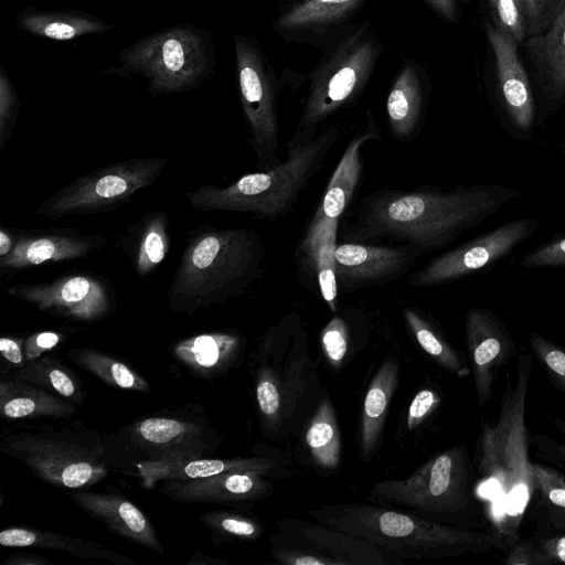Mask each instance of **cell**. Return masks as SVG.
<instances>
[{
    "mask_svg": "<svg viewBox=\"0 0 565 565\" xmlns=\"http://www.w3.org/2000/svg\"><path fill=\"white\" fill-rule=\"evenodd\" d=\"M465 330L481 406L490 398L495 373L513 354L514 343L504 323L487 308H471L466 316Z\"/></svg>",
    "mask_w": 565,
    "mask_h": 565,
    "instance_id": "ac0fdd59",
    "label": "cell"
},
{
    "mask_svg": "<svg viewBox=\"0 0 565 565\" xmlns=\"http://www.w3.org/2000/svg\"><path fill=\"white\" fill-rule=\"evenodd\" d=\"M440 398L431 390L424 388L413 398L407 412V428L418 427L422 422L437 407Z\"/></svg>",
    "mask_w": 565,
    "mask_h": 565,
    "instance_id": "c3c4849f",
    "label": "cell"
},
{
    "mask_svg": "<svg viewBox=\"0 0 565 565\" xmlns=\"http://www.w3.org/2000/svg\"><path fill=\"white\" fill-rule=\"evenodd\" d=\"M282 3H287V2H294V1H297V0H280Z\"/></svg>",
    "mask_w": 565,
    "mask_h": 565,
    "instance_id": "680465c9",
    "label": "cell"
},
{
    "mask_svg": "<svg viewBox=\"0 0 565 565\" xmlns=\"http://www.w3.org/2000/svg\"><path fill=\"white\" fill-rule=\"evenodd\" d=\"M220 443V434L207 419L188 408L138 418L117 433L104 435L110 469L127 475L140 463L203 458Z\"/></svg>",
    "mask_w": 565,
    "mask_h": 565,
    "instance_id": "ba28073f",
    "label": "cell"
},
{
    "mask_svg": "<svg viewBox=\"0 0 565 565\" xmlns=\"http://www.w3.org/2000/svg\"><path fill=\"white\" fill-rule=\"evenodd\" d=\"M241 345L239 338L232 333H203L178 342L173 355L193 373L211 377L233 364Z\"/></svg>",
    "mask_w": 565,
    "mask_h": 565,
    "instance_id": "83f0119b",
    "label": "cell"
},
{
    "mask_svg": "<svg viewBox=\"0 0 565 565\" xmlns=\"http://www.w3.org/2000/svg\"><path fill=\"white\" fill-rule=\"evenodd\" d=\"M380 130L369 113L365 129L355 135L347 146L328 184L321 204L310 223L339 221L349 206L362 172L361 151L364 145L380 139Z\"/></svg>",
    "mask_w": 565,
    "mask_h": 565,
    "instance_id": "d4e9b609",
    "label": "cell"
},
{
    "mask_svg": "<svg viewBox=\"0 0 565 565\" xmlns=\"http://www.w3.org/2000/svg\"><path fill=\"white\" fill-rule=\"evenodd\" d=\"M8 294L43 312L84 322L104 318L113 305L106 284L87 274L66 275L43 284H18L10 286Z\"/></svg>",
    "mask_w": 565,
    "mask_h": 565,
    "instance_id": "5bb4252c",
    "label": "cell"
},
{
    "mask_svg": "<svg viewBox=\"0 0 565 565\" xmlns=\"http://www.w3.org/2000/svg\"><path fill=\"white\" fill-rule=\"evenodd\" d=\"M430 84L425 70L406 61L398 71L386 100V115L392 136L399 141L413 139L420 129Z\"/></svg>",
    "mask_w": 565,
    "mask_h": 565,
    "instance_id": "7402d4cb",
    "label": "cell"
},
{
    "mask_svg": "<svg viewBox=\"0 0 565 565\" xmlns=\"http://www.w3.org/2000/svg\"><path fill=\"white\" fill-rule=\"evenodd\" d=\"M493 26L522 44L527 38L523 0H487Z\"/></svg>",
    "mask_w": 565,
    "mask_h": 565,
    "instance_id": "f35d334b",
    "label": "cell"
},
{
    "mask_svg": "<svg viewBox=\"0 0 565 565\" xmlns=\"http://www.w3.org/2000/svg\"><path fill=\"white\" fill-rule=\"evenodd\" d=\"M70 359L108 385L138 392H150V384L126 363L92 348L73 349Z\"/></svg>",
    "mask_w": 565,
    "mask_h": 565,
    "instance_id": "836d02e7",
    "label": "cell"
},
{
    "mask_svg": "<svg viewBox=\"0 0 565 565\" xmlns=\"http://www.w3.org/2000/svg\"><path fill=\"white\" fill-rule=\"evenodd\" d=\"M540 228L536 217L505 222L431 259L411 276L413 287H434L463 279L509 256Z\"/></svg>",
    "mask_w": 565,
    "mask_h": 565,
    "instance_id": "4fadbf2b",
    "label": "cell"
},
{
    "mask_svg": "<svg viewBox=\"0 0 565 565\" xmlns=\"http://www.w3.org/2000/svg\"><path fill=\"white\" fill-rule=\"evenodd\" d=\"M17 377L72 399L76 404L82 403L84 398L81 379L62 362L51 356L26 362Z\"/></svg>",
    "mask_w": 565,
    "mask_h": 565,
    "instance_id": "e575fe53",
    "label": "cell"
},
{
    "mask_svg": "<svg viewBox=\"0 0 565 565\" xmlns=\"http://www.w3.org/2000/svg\"><path fill=\"white\" fill-rule=\"evenodd\" d=\"M544 93L552 100L565 96V7L543 33L522 43Z\"/></svg>",
    "mask_w": 565,
    "mask_h": 565,
    "instance_id": "484cf974",
    "label": "cell"
},
{
    "mask_svg": "<svg viewBox=\"0 0 565 565\" xmlns=\"http://www.w3.org/2000/svg\"><path fill=\"white\" fill-rule=\"evenodd\" d=\"M487 36L492 50L499 100L512 135L529 138L534 124L535 106L530 79L518 55L519 43L488 24Z\"/></svg>",
    "mask_w": 565,
    "mask_h": 565,
    "instance_id": "e0dca14e",
    "label": "cell"
},
{
    "mask_svg": "<svg viewBox=\"0 0 565 565\" xmlns=\"http://www.w3.org/2000/svg\"><path fill=\"white\" fill-rule=\"evenodd\" d=\"M468 479L466 450L456 446L434 456L406 478L375 483L367 500L430 513H456L469 502Z\"/></svg>",
    "mask_w": 565,
    "mask_h": 565,
    "instance_id": "7c38bea8",
    "label": "cell"
},
{
    "mask_svg": "<svg viewBox=\"0 0 565 565\" xmlns=\"http://www.w3.org/2000/svg\"><path fill=\"white\" fill-rule=\"evenodd\" d=\"M104 239L96 235L34 233L15 238L12 252L0 258L4 270H19L50 262L84 258L99 248Z\"/></svg>",
    "mask_w": 565,
    "mask_h": 565,
    "instance_id": "603a6c76",
    "label": "cell"
},
{
    "mask_svg": "<svg viewBox=\"0 0 565 565\" xmlns=\"http://www.w3.org/2000/svg\"><path fill=\"white\" fill-rule=\"evenodd\" d=\"M265 254L252 230L192 232L168 291L170 309L192 313L242 296L260 278Z\"/></svg>",
    "mask_w": 565,
    "mask_h": 565,
    "instance_id": "3957f363",
    "label": "cell"
},
{
    "mask_svg": "<svg viewBox=\"0 0 565 565\" xmlns=\"http://www.w3.org/2000/svg\"><path fill=\"white\" fill-rule=\"evenodd\" d=\"M563 152L565 153V137H564V141H563Z\"/></svg>",
    "mask_w": 565,
    "mask_h": 565,
    "instance_id": "91938a15",
    "label": "cell"
},
{
    "mask_svg": "<svg viewBox=\"0 0 565 565\" xmlns=\"http://www.w3.org/2000/svg\"><path fill=\"white\" fill-rule=\"evenodd\" d=\"M535 489L554 505L565 509V476L555 469L532 463Z\"/></svg>",
    "mask_w": 565,
    "mask_h": 565,
    "instance_id": "bcb514c9",
    "label": "cell"
},
{
    "mask_svg": "<svg viewBox=\"0 0 565 565\" xmlns=\"http://www.w3.org/2000/svg\"><path fill=\"white\" fill-rule=\"evenodd\" d=\"M70 498L88 515L104 523L111 532L160 555L163 546L150 520L121 494L74 492Z\"/></svg>",
    "mask_w": 565,
    "mask_h": 565,
    "instance_id": "ffe728a7",
    "label": "cell"
},
{
    "mask_svg": "<svg viewBox=\"0 0 565 565\" xmlns=\"http://www.w3.org/2000/svg\"><path fill=\"white\" fill-rule=\"evenodd\" d=\"M530 344L550 376L565 391V350L535 332L530 335Z\"/></svg>",
    "mask_w": 565,
    "mask_h": 565,
    "instance_id": "b9f144b4",
    "label": "cell"
},
{
    "mask_svg": "<svg viewBox=\"0 0 565 565\" xmlns=\"http://www.w3.org/2000/svg\"><path fill=\"white\" fill-rule=\"evenodd\" d=\"M509 565H534L540 564L537 552L527 544L515 546L504 561Z\"/></svg>",
    "mask_w": 565,
    "mask_h": 565,
    "instance_id": "f5cc1de1",
    "label": "cell"
},
{
    "mask_svg": "<svg viewBox=\"0 0 565 565\" xmlns=\"http://www.w3.org/2000/svg\"><path fill=\"white\" fill-rule=\"evenodd\" d=\"M15 245V239L13 238V235L6 231L4 228H1L0 231V258L6 257L9 255L13 247Z\"/></svg>",
    "mask_w": 565,
    "mask_h": 565,
    "instance_id": "9f6ffc18",
    "label": "cell"
},
{
    "mask_svg": "<svg viewBox=\"0 0 565 565\" xmlns=\"http://www.w3.org/2000/svg\"><path fill=\"white\" fill-rule=\"evenodd\" d=\"M0 544L7 547H39L65 551L82 558L104 559L116 564L134 563L131 559L96 543L39 529H4L0 532Z\"/></svg>",
    "mask_w": 565,
    "mask_h": 565,
    "instance_id": "1f68e13d",
    "label": "cell"
},
{
    "mask_svg": "<svg viewBox=\"0 0 565 565\" xmlns=\"http://www.w3.org/2000/svg\"><path fill=\"white\" fill-rule=\"evenodd\" d=\"M239 99L249 130V143L259 171L280 163L278 81L259 42L252 35L234 36Z\"/></svg>",
    "mask_w": 565,
    "mask_h": 565,
    "instance_id": "30bf717a",
    "label": "cell"
},
{
    "mask_svg": "<svg viewBox=\"0 0 565 565\" xmlns=\"http://www.w3.org/2000/svg\"><path fill=\"white\" fill-rule=\"evenodd\" d=\"M75 407L52 392L20 379L0 381V413L7 419L67 418Z\"/></svg>",
    "mask_w": 565,
    "mask_h": 565,
    "instance_id": "4316f807",
    "label": "cell"
},
{
    "mask_svg": "<svg viewBox=\"0 0 565 565\" xmlns=\"http://www.w3.org/2000/svg\"><path fill=\"white\" fill-rule=\"evenodd\" d=\"M266 473L225 472L212 477L167 480L160 488L164 495L183 503H233L260 499L269 493Z\"/></svg>",
    "mask_w": 565,
    "mask_h": 565,
    "instance_id": "d6986e66",
    "label": "cell"
},
{
    "mask_svg": "<svg viewBox=\"0 0 565 565\" xmlns=\"http://www.w3.org/2000/svg\"><path fill=\"white\" fill-rule=\"evenodd\" d=\"M404 318L417 343L437 364L457 375L468 373L456 350L419 312L407 308Z\"/></svg>",
    "mask_w": 565,
    "mask_h": 565,
    "instance_id": "8d00e7d4",
    "label": "cell"
},
{
    "mask_svg": "<svg viewBox=\"0 0 565 565\" xmlns=\"http://www.w3.org/2000/svg\"><path fill=\"white\" fill-rule=\"evenodd\" d=\"M19 115V98L3 65L0 66V150L9 140Z\"/></svg>",
    "mask_w": 565,
    "mask_h": 565,
    "instance_id": "7bdbcfd3",
    "label": "cell"
},
{
    "mask_svg": "<svg viewBox=\"0 0 565 565\" xmlns=\"http://www.w3.org/2000/svg\"><path fill=\"white\" fill-rule=\"evenodd\" d=\"M426 253L413 246H379L362 242L338 244L334 250V274L339 291L377 286L403 275Z\"/></svg>",
    "mask_w": 565,
    "mask_h": 565,
    "instance_id": "2e32d148",
    "label": "cell"
},
{
    "mask_svg": "<svg viewBox=\"0 0 565 565\" xmlns=\"http://www.w3.org/2000/svg\"><path fill=\"white\" fill-rule=\"evenodd\" d=\"M338 138L339 128L334 125L319 135L296 130L287 142L286 159L275 167L245 174L226 186L203 184L185 195L195 210L241 212L263 220H277L296 204L323 167Z\"/></svg>",
    "mask_w": 565,
    "mask_h": 565,
    "instance_id": "277c9868",
    "label": "cell"
},
{
    "mask_svg": "<svg viewBox=\"0 0 565 565\" xmlns=\"http://www.w3.org/2000/svg\"><path fill=\"white\" fill-rule=\"evenodd\" d=\"M306 445L321 468L335 469L341 460V434L331 402L323 399L307 428Z\"/></svg>",
    "mask_w": 565,
    "mask_h": 565,
    "instance_id": "d6a6232c",
    "label": "cell"
},
{
    "mask_svg": "<svg viewBox=\"0 0 565 565\" xmlns=\"http://www.w3.org/2000/svg\"><path fill=\"white\" fill-rule=\"evenodd\" d=\"M166 166L164 157H146L99 168L64 185L36 213L55 220L116 209L151 185Z\"/></svg>",
    "mask_w": 565,
    "mask_h": 565,
    "instance_id": "8fae6325",
    "label": "cell"
},
{
    "mask_svg": "<svg viewBox=\"0 0 565 565\" xmlns=\"http://www.w3.org/2000/svg\"><path fill=\"white\" fill-rule=\"evenodd\" d=\"M540 564L564 563L565 564V536H557L544 542L537 552Z\"/></svg>",
    "mask_w": 565,
    "mask_h": 565,
    "instance_id": "f907efd6",
    "label": "cell"
},
{
    "mask_svg": "<svg viewBox=\"0 0 565 565\" xmlns=\"http://www.w3.org/2000/svg\"><path fill=\"white\" fill-rule=\"evenodd\" d=\"M527 38L543 33L565 7V0H523Z\"/></svg>",
    "mask_w": 565,
    "mask_h": 565,
    "instance_id": "f6af8a7d",
    "label": "cell"
},
{
    "mask_svg": "<svg viewBox=\"0 0 565 565\" xmlns=\"http://www.w3.org/2000/svg\"><path fill=\"white\" fill-rule=\"evenodd\" d=\"M17 24L25 32L57 41L104 33L115 26L83 12L39 11L30 8L17 17Z\"/></svg>",
    "mask_w": 565,
    "mask_h": 565,
    "instance_id": "4dcf8cb0",
    "label": "cell"
},
{
    "mask_svg": "<svg viewBox=\"0 0 565 565\" xmlns=\"http://www.w3.org/2000/svg\"><path fill=\"white\" fill-rule=\"evenodd\" d=\"M289 537L305 543V550L332 558L337 565H384L391 563L388 554L372 543L320 523L301 520L279 522Z\"/></svg>",
    "mask_w": 565,
    "mask_h": 565,
    "instance_id": "44dd1931",
    "label": "cell"
},
{
    "mask_svg": "<svg viewBox=\"0 0 565 565\" xmlns=\"http://www.w3.org/2000/svg\"><path fill=\"white\" fill-rule=\"evenodd\" d=\"M271 555L284 565H337L332 558L305 548H275Z\"/></svg>",
    "mask_w": 565,
    "mask_h": 565,
    "instance_id": "7dc6e473",
    "label": "cell"
},
{
    "mask_svg": "<svg viewBox=\"0 0 565 565\" xmlns=\"http://www.w3.org/2000/svg\"><path fill=\"white\" fill-rule=\"evenodd\" d=\"M397 379V360L388 358L382 363L367 387L360 425V451L364 460H369L377 446Z\"/></svg>",
    "mask_w": 565,
    "mask_h": 565,
    "instance_id": "f1b7e54d",
    "label": "cell"
},
{
    "mask_svg": "<svg viewBox=\"0 0 565 565\" xmlns=\"http://www.w3.org/2000/svg\"><path fill=\"white\" fill-rule=\"evenodd\" d=\"M169 216L162 212L147 215L138 230L135 245V268L139 276L154 270L169 253Z\"/></svg>",
    "mask_w": 565,
    "mask_h": 565,
    "instance_id": "d590c367",
    "label": "cell"
},
{
    "mask_svg": "<svg viewBox=\"0 0 565 565\" xmlns=\"http://www.w3.org/2000/svg\"><path fill=\"white\" fill-rule=\"evenodd\" d=\"M3 565H51L45 557L34 554H13L2 563Z\"/></svg>",
    "mask_w": 565,
    "mask_h": 565,
    "instance_id": "11a10c76",
    "label": "cell"
},
{
    "mask_svg": "<svg viewBox=\"0 0 565 565\" xmlns=\"http://www.w3.org/2000/svg\"><path fill=\"white\" fill-rule=\"evenodd\" d=\"M62 334L53 331L36 332L28 337L23 344V354L26 362L39 359L45 351L57 345Z\"/></svg>",
    "mask_w": 565,
    "mask_h": 565,
    "instance_id": "681fc988",
    "label": "cell"
},
{
    "mask_svg": "<svg viewBox=\"0 0 565 565\" xmlns=\"http://www.w3.org/2000/svg\"><path fill=\"white\" fill-rule=\"evenodd\" d=\"M321 347L329 363L339 370L349 347V330L342 318L333 317L322 329Z\"/></svg>",
    "mask_w": 565,
    "mask_h": 565,
    "instance_id": "60d3db41",
    "label": "cell"
},
{
    "mask_svg": "<svg viewBox=\"0 0 565 565\" xmlns=\"http://www.w3.org/2000/svg\"><path fill=\"white\" fill-rule=\"evenodd\" d=\"M275 466L274 460L265 457L192 458L140 463L129 475L139 477L145 487H153L159 481H185L225 472L258 471L267 473Z\"/></svg>",
    "mask_w": 565,
    "mask_h": 565,
    "instance_id": "cb8c5ba5",
    "label": "cell"
},
{
    "mask_svg": "<svg viewBox=\"0 0 565 565\" xmlns=\"http://www.w3.org/2000/svg\"><path fill=\"white\" fill-rule=\"evenodd\" d=\"M0 352L2 356L10 363L21 365L24 360L21 341L2 337L0 339Z\"/></svg>",
    "mask_w": 565,
    "mask_h": 565,
    "instance_id": "db71d44e",
    "label": "cell"
},
{
    "mask_svg": "<svg viewBox=\"0 0 565 565\" xmlns=\"http://www.w3.org/2000/svg\"><path fill=\"white\" fill-rule=\"evenodd\" d=\"M556 424H557L559 430L562 431V435L565 437V420L556 419ZM557 451L565 460V440L563 444L557 446Z\"/></svg>",
    "mask_w": 565,
    "mask_h": 565,
    "instance_id": "6f0895ef",
    "label": "cell"
},
{
    "mask_svg": "<svg viewBox=\"0 0 565 565\" xmlns=\"http://www.w3.org/2000/svg\"><path fill=\"white\" fill-rule=\"evenodd\" d=\"M0 450L41 480L60 488L90 487L110 470L104 435L79 422L13 431L2 440Z\"/></svg>",
    "mask_w": 565,
    "mask_h": 565,
    "instance_id": "8992f818",
    "label": "cell"
},
{
    "mask_svg": "<svg viewBox=\"0 0 565 565\" xmlns=\"http://www.w3.org/2000/svg\"><path fill=\"white\" fill-rule=\"evenodd\" d=\"M532 358L519 356L515 382L508 379L495 423H483L476 495L495 533L513 542L518 537L535 484L529 456L525 401Z\"/></svg>",
    "mask_w": 565,
    "mask_h": 565,
    "instance_id": "7a4b0ae2",
    "label": "cell"
},
{
    "mask_svg": "<svg viewBox=\"0 0 565 565\" xmlns=\"http://www.w3.org/2000/svg\"><path fill=\"white\" fill-rule=\"evenodd\" d=\"M308 514L401 558H436L500 545L497 537L364 503L323 505Z\"/></svg>",
    "mask_w": 565,
    "mask_h": 565,
    "instance_id": "5b68a950",
    "label": "cell"
},
{
    "mask_svg": "<svg viewBox=\"0 0 565 565\" xmlns=\"http://www.w3.org/2000/svg\"><path fill=\"white\" fill-rule=\"evenodd\" d=\"M520 266L527 269L565 266V235L557 236L530 250L521 259Z\"/></svg>",
    "mask_w": 565,
    "mask_h": 565,
    "instance_id": "ee69618b",
    "label": "cell"
},
{
    "mask_svg": "<svg viewBox=\"0 0 565 565\" xmlns=\"http://www.w3.org/2000/svg\"><path fill=\"white\" fill-rule=\"evenodd\" d=\"M369 0H297L282 3L273 29L286 42L324 47L356 23Z\"/></svg>",
    "mask_w": 565,
    "mask_h": 565,
    "instance_id": "9a60e30c",
    "label": "cell"
},
{
    "mask_svg": "<svg viewBox=\"0 0 565 565\" xmlns=\"http://www.w3.org/2000/svg\"><path fill=\"white\" fill-rule=\"evenodd\" d=\"M384 45L370 22L356 23L323 47L309 75V87L296 130L317 131L338 110L354 104L366 87Z\"/></svg>",
    "mask_w": 565,
    "mask_h": 565,
    "instance_id": "52a82bcc",
    "label": "cell"
},
{
    "mask_svg": "<svg viewBox=\"0 0 565 565\" xmlns=\"http://www.w3.org/2000/svg\"><path fill=\"white\" fill-rule=\"evenodd\" d=\"M521 195L516 188L492 183L449 190H382L362 201L344 237L350 242L388 238L425 252L441 249Z\"/></svg>",
    "mask_w": 565,
    "mask_h": 565,
    "instance_id": "6da1fadb",
    "label": "cell"
},
{
    "mask_svg": "<svg viewBox=\"0 0 565 565\" xmlns=\"http://www.w3.org/2000/svg\"><path fill=\"white\" fill-rule=\"evenodd\" d=\"M338 223H310L298 249L306 269H311L316 275L321 296L332 310H335L339 294L334 274Z\"/></svg>",
    "mask_w": 565,
    "mask_h": 565,
    "instance_id": "f546056e",
    "label": "cell"
},
{
    "mask_svg": "<svg viewBox=\"0 0 565 565\" xmlns=\"http://www.w3.org/2000/svg\"><path fill=\"white\" fill-rule=\"evenodd\" d=\"M202 522L214 533L241 540H257L262 525L253 519L231 511H211L201 516Z\"/></svg>",
    "mask_w": 565,
    "mask_h": 565,
    "instance_id": "ab89813d",
    "label": "cell"
},
{
    "mask_svg": "<svg viewBox=\"0 0 565 565\" xmlns=\"http://www.w3.org/2000/svg\"><path fill=\"white\" fill-rule=\"evenodd\" d=\"M256 402L266 424L277 426L281 418L291 415L295 403L273 367L264 365L256 375Z\"/></svg>",
    "mask_w": 565,
    "mask_h": 565,
    "instance_id": "74e56055",
    "label": "cell"
},
{
    "mask_svg": "<svg viewBox=\"0 0 565 565\" xmlns=\"http://www.w3.org/2000/svg\"><path fill=\"white\" fill-rule=\"evenodd\" d=\"M439 17L450 23H457L459 18V0H424Z\"/></svg>",
    "mask_w": 565,
    "mask_h": 565,
    "instance_id": "816d5d0a",
    "label": "cell"
},
{
    "mask_svg": "<svg viewBox=\"0 0 565 565\" xmlns=\"http://www.w3.org/2000/svg\"><path fill=\"white\" fill-rule=\"evenodd\" d=\"M119 61L121 74L145 76L151 94H171L191 89L209 78L215 67V51L205 30L183 23L125 47Z\"/></svg>",
    "mask_w": 565,
    "mask_h": 565,
    "instance_id": "9c48e42d",
    "label": "cell"
}]
</instances>
